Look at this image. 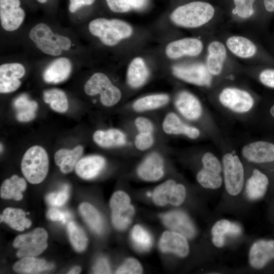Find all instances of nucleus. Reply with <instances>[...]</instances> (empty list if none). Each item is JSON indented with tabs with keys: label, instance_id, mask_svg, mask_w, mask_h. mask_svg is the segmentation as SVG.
<instances>
[{
	"label": "nucleus",
	"instance_id": "51",
	"mask_svg": "<svg viewBox=\"0 0 274 274\" xmlns=\"http://www.w3.org/2000/svg\"><path fill=\"white\" fill-rule=\"evenodd\" d=\"M92 271L94 273H110L111 271L108 261L103 257L97 260Z\"/></svg>",
	"mask_w": 274,
	"mask_h": 274
},
{
	"label": "nucleus",
	"instance_id": "34",
	"mask_svg": "<svg viewBox=\"0 0 274 274\" xmlns=\"http://www.w3.org/2000/svg\"><path fill=\"white\" fill-rule=\"evenodd\" d=\"M79 212L89 227L96 233L100 234L104 230V221L100 213L92 205L83 202L79 206Z\"/></svg>",
	"mask_w": 274,
	"mask_h": 274
},
{
	"label": "nucleus",
	"instance_id": "17",
	"mask_svg": "<svg viewBox=\"0 0 274 274\" xmlns=\"http://www.w3.org/2000/svg\"><path fill=\"white\" fill-rule=\"evenodd\" d=\"M227 58V48L222 42L213 41L208 46L206 65L212 76L220 75Z\"/></svg>",
	"mask_w": 274,
	"mask_h": 274
},
{
	"label": "nucleus",
	"instance_id": "20",
	"mask_svg": "<svg viewBox=\"0 0 274 274\" xmlns=\"http://www.w3.org/2000/svg\"><path fill=\"white\" fill-rule=\"evenodd\" d=\"M227 49L237 57L249 59L257 53L256 45L249 39L241 36H231L226 41Z\"/></svg>",
	"mask_w": 274,
	"mask_h": 274
},
{
	"label": "nucleus",
	"instance_id": "47",
	"mask_svg": "<svg viewBox=\"0 0 274 274\" xmlns=\"http://www.w3.org/2000/svg\"><path fill=\"white\" fill-rule=\"evenodd\" d=\"M129 195L124 191L119 190L113 193L110 200L111 209L128 205L131 203Z\"/></svg>",
	"mask_w": 274,
	"mask_h": 274
},
{
	"label": "nucleus",
	"instance_id": "41",
	"mask_svg": "<svg viewBox=\"0 0 274 274\" xmlns=\"http://www.w3.org/2000/svg\"><path fill=\"white\" fill-rule=\"evenodd\" d=\"M197 182L203 188L216 189L222 184V178L220 174L214 173L202 168L196 175Z\"/></svg>",
	"mask_w": 274,
	"mask_h": 274
},
{
	"label": "nucleus",
	"instance_id": "15",
	"mask_svg": "<svg viewBox=\"0 0 274 274\" xmlns=\"http://www.w3.org/2000/svg\"><path fill=\"white\" fill-rule=\"evenodd\" d=\"M242 155L249 161L262 163L274 161V144L265 141H257L245 145Z\"/></svg>",
	"mask_w": 274,
	"mask_h": 274
},
{
	"label": "nucleus",
	"instance_id": "19",
	"mask_svg": "<svg viewBox=\"0 0 274 274\" xmlns=\"http://www.w3.org/2000/svg\"><path fill=\"white\" fill-rule=\"evenodd\" d=\"M105 164L106 160L103 157L99 155L88 156L79 159L75 166V171L82 179H92L101 172Z\"/></svg>",
	"mask_w": 274,
	"mask_h": 274
},
{
	"label": "nucleus",
	"instance_id": "22",
	"mask_svg": "<svg viewBox=\"0 0 274 274\" xmlns=\"http://www.w3.org/2000/svg\"><path fill=\"white\" fill-rule=\"evenodd\" d=\"M241 232L242 228L238 224L226 219L218 220L211 229L212 243L216 247L222 248L226 235H238Z\"/></svg>",
	"mask_w": 274,
	"mask_h": 274
},
{
	"label": "nucleus",
	"instance_id": "5",
	"mask_svg": "<svg viewBox=\"0 0 274 274\" xmlns=\"http://www.w3.org/2000/svg\"><path fill=\"white\" fill-rule=\"evenodd\" d=\"M84 90L87 94L91 96L100 94L101 102L106 107L115 105L121 97L119 88L101 73H95L89 79L84 86Z\"/></svg>",
	"mask_w": 274,
	"mask_h": 274
},
{
	"label": "nucleus",
	"instance_id": "56",
	"mask_svg": "<svg viewBox=\"0 0 274 274\" xmlns=\"http://www.w3.org/2000/svg\"><path fill=\"white\" fill-rule=\"evenodd\" d=\"M81 271V268L80 266H76L74 267L71 270H70L68 273L77 274L79 273Z\"/></svg>",
	"mask_w": 274,
	"mask_h": 274
},
{
	"label": "nucleus",
	"instance_id": "54",
	"mask_svg": "<svg viewBox=\"0 0 274 274\" xmlns=\"http://www.w3.org/2000/svg\"><path fill=\"white\" fill-rule=\"evenodd\" d=\"M131 9L136 10L144 9L148 5L149 0H127Z\"/></svg>",
	"mask_w": 274,
	"mask_h": 274
},
{
	"label": "nucleus",
	"instance_id": "58",
	"mask_svg": "<svg viewBox=\"0 0 274 274\" xmlns=\"http://www.w3.org/2000/svg\"><path fill=\"white\" fill-rule=\"evenodd\" d=\"M38 1L41 3H45L47 1V0H38Z\"/></svg>",
	"mask_w": 274,
	"mask_h": 274
},
{
	"label": "nucleus",
	"instance_id": "39",
	"mask_svg": "<svg viewBox=\"0 0 274 274\" xmlns=\"http://www.w3.org/2000/svg\"><path fill=\"white\" fill-rule=\"evenodd\" d=\"M176 184L175 181L169 179L157 186L151 197L154 204L158 207H164L169 204L171 192Z\"/></svg>",
	"mask_w": 274,
	"mask_h": 274
},
{
	"label": "nucleus",
	"instance_id": "57",
	"mask_svg": "<svg viewBox=\"0 0 274 274\" xmlns=\"http://www.w3.org/2000/svg\"><path fill=\"white\" fill-rule=\"evenodd\" d=\"M270 111L271 115L274 117V105L271 107Z\"/></svg>",
	"mask_w": 274,
	"mask_h": 274
},
{
	"label": "nucleus",
	"instance_id": "6",
	"mask_svg": "<svg viewBox=\"0 0 274 274\" xmlns=\"http://www.w3.org/2000/svg\"><path fill=\"white\" fill-rule=\"evenodd\" d=\"M222 168L225 188L231 196H236L242 190L244 183V169L239 157L231 153L224 155Z\"/></svg>",
	"mask_w": 274,
	"mask_h": 274
},
{
	"label": "nucleus",
	"instance_id": "36",
	"mask_svg": "<svg viewBox=\"0 0 274 274\" xmlns=\"http://www.w3.org/2000/svg\"><path fill=\"white\" fill-rule=\"evenodd\" d=\"M44 101L50 104L52 109L59 113H64L68 109V101L65 93L58 89H51L43 93Z\"/></svg>",
	"mask_w": 274,
	"mask_h": 274
},
{
	"label": "nucleus",
	"instance_id": "44",
	"mask_svg": "<svg viewBox=\"0 0 274 274\" xmlns=\"http://www.w3.org/2000/svg\"><path fill=\"white\" fill-rule=\"evenodd\" d=\"M203 168L207 170L221 174L223 168L219 159L213 153L207 152L201 159Z\"/></svg>",
	"mask_w": 274,
	"mask_h": 274
},
{
	"label": "nucleus",
	"instance_id": "14",
	"mask_svg": "<svg viewBox=\"0 0 274 274\" xmlns=\"http://www.w3.org/2000/svg\"><path fill=\"white\" fill-rule=\"evenodd\" d=\"M273 259L274 240H259L251 246L249 253V261L253 268H262Z\"/></svg>",
	"mask_w": 274,
	"mask_h": 274
},
{
	"label": "nucleus",
	"instance_id": "4",
	"mask_svg": "<svg viewBox=\"0 0 274 274\" xmlns=\"http://www.w3.org/2000/svg\"><path fill=\"white\" fill-rule=\"evenodd\" d=\"M21 171L31 184H39L46 178L49 169V159L44 148L34 146L25 153L21 161Z\"/></svg>",
	"mask_w": 274,
	"mask_h": 274
},
{
	"label": "nucleus",
	"instance_id": "10",
	"mask_svg": "<svg viewBox=\"0 0 274 274\" xmlns=\"http://www.w3.org/2000/svg\"><path fill=\"white\" fill-rule=\"evenodd\" d=\"M19 0H0V18L3 28L9 31L17 29L22 23L25 12Z\"/></svg>",
	"mask_w": 274,
	"mask_h": 274
},
{
	"label": "nucleus",
	"instance_id": "27",
	"mask_svg": "<svg viewBox=\"0 0 274 274\" xmlns=\"http://www.w3.org/2000/svg\"><path fill=\"white\" fill-rule=\"evenodd\" d=\"M226 5L231 14L241 20L252 18L256 14L257 0H221Z\"/></svg>",
	"mask_w": 274,
	"mask_h": 274
},
{
	"label": "nucleus",
	"instance_id": "9",
	"mask_svg": "<svg viewBox=\"0 0 274 274\" xmlns=\"http://www.w3.org/2000/svg\"><path fill=\"white\" fill-rule=\"evenodd\" d=\"M219 100L226 108L237 113L249 111L254 105V99L247 91L233 87L224 89L220 93Z\"/></svg>",
	"mask_w": 274,
	"mask_h": 274
},
{
	"label": "nucleus",
	"instance_id": "33",
	"mask_svg": "<svg viewBox=\"0 0 274 274\" xmlns=\"http://www.w3.org/2000/svg\"><path fill=\"white\" fill-rule=\"evenodd\" d=\"M111 220L114 227L118 230H125L131 223L135 214L132 204L111 209Z\"/></svg>",
	"mask_w": 274,
	"mask_h": 274
},
{
	"label": "nucleus",
	"instance_id": "52",
	"mask_svg": "<svg viewBox=\"0 0 274 274\" xmlns=\"http://www.w3.org/2000/svg\"><path fill=\"white\" fill-rule=\"evenodd\" d=\"M47 215L48 218L52 221H60L65 223L69 215L67 213L61 212L56 208H51L48 211Z\"/></svg>",
	"mask_w": 274,
	"mask_h": 274
},
{
	"label": "nucleus",
	"instance_id": "28",
	"mask_svg": "<svg viewBox=\"0 0 274 274\" xmlns=\"http://www.w3.org/2000/svg\"><path fill=\"white\" fill-rule=\"evenodd\" d=\"M95 143L103 148L123 146L126 143V136L120 130L110 129L107 130H97L93 135Z\"/></svg>",
	"mask_w": 274,
	"mask_h": 274
},
{
	"label": "nucleus",
	"instance_id": "37",
	"mask_svg": "<svg viewBox=\"0 0 274 274\" xmlns=\"http://www.w3.org/2000/svg\"><path fill=\"white\" fill-rule=\"evenodd\" d=\"M162 128L168 134H183L188 136L192 126L184 123L176 114L169 113L164 118Z\"/></svg>",
	"mask_w": 274,
	"mask_h": 274
},
{
	"label": "nucleus",
	"instance_id": "40",
	"mask_svg": "<svg viewBox=\"0 0 274 274\" xmlns=\"http://www.w3.org/2000/svg\"><path fill=\"white\" fill-rule=\"evenodd\" d=\"M70 242L77 252H82L87 247L88 238L85 232L74 222H70L67 226Z\"/></svg>",
	"mask_w": 274,
	"mask_h": 274
},
{
	"label": "nucleus",
	"instance_id": "38",
	"mask_svg": "<svg viewBox=\"0 0 274 274\" xmlns=\"http://www.w3.org/2000/svg\"><path fill=\"white\" fill-rule=\"evenodd\" d=\"M130 236L133 245L138 250L147 251L152 247L153 240L151 235L140 225H135L133 227Z\"/></svg>",
	"mask_w": 274,
	"mask_h": 274
},
{
	"label": "nucleus",
	"instance_id": "30",
	"mask_svg": "<svg viewBox=\"0 0 274 274\" xmlns=\"http://www.w3.org/2000/svg\"><path fill=\"white\" fill-rule=\"evenodd\" d=\"M53 266L52 263H48L44 259L34 256L25 257L14 264L13 269L22 273H38L51 269Z\"/></svg>",
	"mask_w": 274,
	"mask_h": 274
},
{
	"label": "nucleus",
	"instance_id": "25",
	"mask_svg": "<svg viewBox=\"0 0 274 274\" xmlns=\"http://www.w3.org/2000/svg\"><path fill=\"white\" fill-rule=\"evenodd\" d=\"M83 152V148L80 145L72 150L61 149L55 153V162L62 173H69L75 168Z\"/></svg>",
	"mask_w": 274,
	"mask_h": 274
},
{
	"label": "nucleus",
	"instance_id": "45",
	"mask_svg": "<svg viewBox=\"0 0 274 274\" xmlns=\"http://www.w3.org/2000/svg\"><path fill=\"white\" fill-rule=\"evenodd\" d=\"M186 197L185 187L182 184H177L171 192L169 204L175 207L180 206L184 202Z\"/></svg>",
	"mask_w": 274,
	"mask_h": 274
},
{
	"label": "nucleus",
	"instance_id": "35",
	"mask_svg": "<svg viewBox=\"0 0 274 274\" xmlns=\"http://www.w3.org/2000/svg\"><path fill=\"white\" fill-rule=\"evenodd\" d=\"M169 97L166 94H156L145 96L135 100L133 109L137 112H143L158 109L166 105Z\"/></svg>",
	"mask_w": 274,
	"mask_h": 274
},
{
	"label": "nucleus",
	"instance_id": "13",
	"mask_svg": "<svg viewBox=\"0 0 274 274\" xmlns=\"http://www.w3.org/2000/svg\"><path fill=\"white\" fill-rule=\"evenodd\" d=\"M161 220L169 230L174 231L192 238L196 233V228L189 217L184 212L173 211L161 215Z\"/></svg>",
	"mask_w": 274,
	"mask_h": 274
},
{
	"label": "nucleus",
	"instance_id": "26",
	"mask_svg": "<svg viewBox=\"0 0 274 274\" xmlns=\"http://www.w3.org/2000/svg\"><path fill=\"white\" fill-rule=\"evenodd\" d=\"M149 76V71L144 60L141 57L134 58L129 65L127 73L128 85L132 88L142 86Z\"/></svg>",
	"mask_w": 274,
	"mask_h": 274
},
{
	"label": "nucleus",
	"instance_id": "48",
	"mask_svg": "<svg viewBox=\"0 0 274 274\" xmlns=\"http://www.w3.org/2000/svg\"><path fill=\"white\" fill-rule=\"evenodd\" d=\"M110 9L115 13H124L131 9L127 0H106Z\"/></svg>",
	"mask_w": 274,
	"mask_h": 274
},
{
	"label": "nucleus",
	"instance_id": "16",
	"mask_svg": "<svg viewBox=\"0 0 274 274\" xmlns=\"http://www.w3.org/2000/svg\"><path fill=\"white\" fill-rule=\"evenodd\" d=\"M140 178L144 181L155 182L164 175V161L157 153H152L141 162L137 169Z\"/></svg>",
	"mask_w": 274,
	"mask_h": 274
},
{
	"label": "nucleus",
	"instance_id": "55",
	"mask_svg": "<svg viewBox=\"0 0 274 274\" xmlns=\"http://www.w3.org/2000/svg\"><path fill=\"white\" fill-rule=\"evenodd\" d=\"M260 3L261 6L266 12L269 13L274 12V0H259L257 2L256 6Z\"/></svg>",
	"mask_w": 274,
	"mask_h": 274
},
{
	"label": "nucleus",
	"instance_id": "42",
	"mask_svg": "<svg viewBox=\"0 0 274 274\" xmlns=\"http://www.w3.org/2000/svg\"><path fill=\"white\" fill-rule=\"evenodd\" d=\"M143 271L141 263L134 258H128L117 269L116 273L140 274Z\"/></svg>",
	"mask_w": 274,
	"mask_h": 274
},
{
	"label": "nucleus",
	"instance_id": "3",
	"mask_svg": "<svg viewBox=\"0 0 274 274\" xmlns=\"http://www.w3.org/2000/svg\"><path fill=\"white\" fill-rule=\"evenodd\" d=\"M29 36L38 48L49 55H59L62 50L67 51L71 46L69 38L54 33L48 25L43 23L33 26Z\"/></svg>",
	"mask_w": 274,
	"mask_h": 274
},
{
	"label": "nucleus",
	"instance_id": "31",
	"mask_svg": "<svg viewBox=\"0 0 274 274\" xmlns=\"http://www.w3.org/2000/svg\"><path fill=\"white\" fill-rule=\"evenodd\" d=\"M26 213L19 209L7 208L1 215V222H4L12 228L23 231L31 225V221L25 217Z\"/></svg>",
	"mask_w": 274,
	"mask_h": 274
},
{
	"label": "nucleus",
	"instance_id": "1",
	"mask_svg": "<svg viewBox=\"0 0 274 274\" xmlns=\"http://www.w3.org/2000/svg\"><path fill=\"white\" fill-rule=\"evenodd\" d=\"M218 10L206 0H194L183 4L172 12L170 18L176 25L185 28H196L211 21Z\"/></svg>",
	"mask_w": 274,
	"mask_h": 274
},
{
	"label": "nucleus",
	"instance_id": "11",
	"mask_svg": "<svg viewBox=\"0 0 274 274\" xmlns=\"http://www.w3.org/2000/svg\"><path fill=\"white\" fill-rule=\"evenodd\" d=\"M188 238L179 232L168 230L164 231L159 240L158 247L164 253H172L184 258L189 253Z\"/></svg>",
	"mask_w": 274,
	"mask_h": 274
},
{
	"label": "nucleus",
	"instance_id": "32",
	"mask_svg": "<svg viewBox=\"0 0 274 274\" xmlns=\"http://www.w3.org/2000/svg\"><path fill=\"white\" fill-rule=\"evenodd\" d=\"M14 107L17 120L20 122H28L35 118L38 104L35 101L30 100L27 95L22 94L15 99Z\"/></svg>",
	"mask_w": 274,
	"mask_h": 274
},
{
	"label": "nucleus",
	"instance_id": "50",
	"mask_svg": "<svg viewBox=\"0 0 274 274\" xmlns=\"http://www.w3.org/2000/svg\"><path fill=\"white\" fill-rule=\"evenodd\" d=\"M259 80L264 85L274 88V70L266 69L259 74Z\"/></svg>",
	"mask_w": 274,
	"mask_h": 274
},
{
	"label": "nucleus",
	"instance_id": "43",
	"mask_svg": "<svg viewBox=\"0 0 274 274\" xmlns=\"http://www.w3.org/2000/svg\"><path fill=\"white\" fill-rule=\"evenodd\" d=\"M68 196L69 188L67 185H65L61 191L48 194L46 197V199L52 206L60 207L66 202Z\"/></svg>",
	"mask_w": 274,
	"mask_h": 274
},
{
	"label": "nucleus",
	"instance_id": "46",
	"mask_svg": "<svg viewBox=\"0 0 274 274\" xmlns=\"http://www.w3.org/2000/svg\"><path fill=\"white\" fill-rule=\"evenodd\" d=\"M154 142L152 133L139 132L135 136L134 145L135 147L141 151L150 148Z\"/></svg>",
	"mask_w": 274,
	"mask_h": 274
},
{
	"label": "nucleus",
	"instance_id": "21",
	"mask_svg": "<svg viewBox=\"0 0 274 274\" xmlns=\"http://www.w3.org/2000/svg\"><path fill=\"white\" fill-rule=\"evenodd\" d=\"M71 70L70 60L65 57H60L54 60L46 68L43 74V78L49 83H59L68 78Z\"/></svg>",
	"mask_w": 274,
	"mask_h": 274
},
{
	"label": "nucleus",
	"instance_id": "24",
	"mask_svg": "<svg viewBox=\"0 0 274 274\" xmlns=\"http://www.w3.org/2000/svg\"><path fill=\"white\" fill-rule=\"evenodd\" d=\"M269 181L267 177L261 171L255 169L246 185V193L250 199L256 200L265 194Z\"/></svg>",
	"mask_w": 274,
	"mask_h": 274
},
{
	"label": "nucleus",
	"instance_id": "53",
	"mask_svg": "<svg viewBox=\"0 0 274 274\" xmlns=\"http://www.w3.org/2000/svg\"><path fill=\"white\" fill-rule=\"evenodd\" d=\"M95 0H70V4L69 10L71 12L74 13L81 7L85 5H90Z\"/></svg>",
	"mask_w": 274,
	"mask_h": 274
},
{
	"label": "nucleus",
	"instance_id": "2",
	"mask_svg": "<svg viewBox=\"0 0 274 274\" xmlns=\"http://www.w3.org/2000/svg\"><path fill=\"white\" fill-rule=\"evenodd\" d=\"M88 28L93 36L98 37L102 43L108 46L116 45L132 33V29L128 23L116 19H95L90 22Z\"/></svg>",
	"mask_w": 274,
	"mask_h": 274
},
{
	"label": "nucleus",
	"instance_id": "18",
	"mask_svg": "<svg viewBox=\"0 0 274 274\" xmlns=\"http://www.w3.org/2000/svg\"><path fill=\"white\" fill-rule=\"evenodd\" d=\"M175 106L179 112L188 120H197L202 113V107L199 100L188 91H183L178 94Z\"/></svg>",
	"mask_w": 274,
	"mask_h": 274
},
{
	"label": "nucleus",
	"instance_id": "8",
	"mask_svg": "<svg viewBox=\"0 0 274 274\" xmlns=\"http://www.w3.org/2000/svg\"><path fill=\"white\" fill-rule=\"evenodd\" d=\"M172 72L178 78L194 85L209 86L212 83V75L202 63L175 65Z\"/></svg>",
	"mask_w": 274,
	"mask_h": 274
},
{
	"label": "nucleus",
	"instance_id": "29",
	"mask_svg": "<svg viewBox=\"0 0 274 274\" xmlns=\"http://www.w3.org/2000/svg\"><path fill=\"white\" fill-rule=\"evenodd\" d=\"M26 188L25 180L17 175H13L5 180L1 187V197L4 199H14L20 200L22 197V192Z\"/></svg>",
	"mask_w": 274,
	"mask_h": 274
},
{
	"label": "nucleus",
	"instance_id": "49",
	"mask_svg": "<svg viewBox=\"0 0 274 274\" xmlns=\"http://www.w3.org/2000/svg\"><path fill=\"white\" fill-rule=\"evenodd\" d=\"M135 125L141 133H152L154 129L152 123L147 118L139 117L134 121Z\"/></svg>",
	"mask_w": 274,
	"mask_h": 274
},
{
	"label": "nucleus",
	"instance_id": "23",
	"mask_svg": "<svg viewBox=\"0 0 274 274\" xmlns=\"http://www.w3.org/2000/svg\"><path fill=\"white\" fill-rule=\"evenodd\" d=\"M25 73L24 66L18 63H5L0 66V85L7 89L18 88L21 85L19 79Z\"/></svg>",
	"mask_w": 274,
	"mask_h": 274
},
{
	"label": "nucleus",
	"instance_id": "12",
	"mask_svg": "<svg viewBox=\"0 0 274 274\" xmlns=\"http://www.w3.org/2000/svg\"><path fill=\"white\" fill-rule=\"evenodd\" d=\"M202 42L198 38H185L169 43L165 49V53L171 59L183 56H196L202 52Z\"/></svg>",
	"mask_w": 274,
	"mask_h": 274
},
{
	"label": "nucleus",
	"instance_id": "7",
	"mask_svg": "<svg viewBox=\"0 0 274 274\" xmlns=\"http://www.w3.org/2000/svg\"><path fill=\"white\" fill-rule=\"evenodd\" d=\"M47 231L42 228L18 235L13 242V246L18 249L16 253L17 257H35L40 254L47 247Z\"/></svg>",
	"mask_w": 274,
	"mask_h": 274
}]
</instances>
